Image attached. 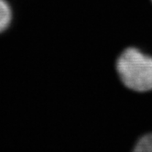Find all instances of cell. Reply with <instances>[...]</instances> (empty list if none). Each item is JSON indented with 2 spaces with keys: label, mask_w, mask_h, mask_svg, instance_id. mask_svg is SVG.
<instances>
[{
  "label": "cell",
  "mask_w": 152,
  "mask_h": 152,
  "mask_svg": "<svg viewBox=\"0 0 152 152\" xmlns=\"http://www.w3.org/2000/svg\"><path fill=\"white\" fill-rule=\"evenodd\" d=\"M11 20V9L5 0H0V32L4 31Z\"/></svg>",
  "instance_id": "obj_2"
},
{
  "label": "cell",
  "mask_w": 152,
  "mask_h": 152,
  "mask_svg": "<svg viewBox=\"0 0 152 152\" xmlns=\"http://www.w3.org/2000/svg\"><path fill=\"white\" fill-rule=\"evenodd\" d=\"M116 69L128 89L136 92L152 90V57L136 48H128L119 56Z\"/></svg>",
  "instance_id": "obj_1"
},
{
  "label": "cell",
  "mask_w": 152,
  "mask_h": 152,
  "mask_svg": "<svg viewBox=\"0 0 152 152\" xmlns=\"http://www.w3.org/2000/svg\"><path fill=\"white\" fill-rule=\"evenodd\" d=\"M132 152H152V134H148L140 137Z\"/></svg>",
  "instance_id": "obj_3"
}]
</instances>
